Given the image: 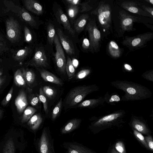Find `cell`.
<instances>
[{
    "label": "cell",
    "instance_id": "obj_30",
    "mask_svg": "<svg viewBox=\"0 0 153 153\" xmlns=\"http://www.w3.org/2000/svg\"><path fill=\"white\" fill-rule=\"evenodd\" d=\"M134 128L138 131L141 134H147L149 131L143 124L139 122H135L133 125Z\"/></svg>",
    "mask_w": 153,
    "mask_h": 153
},
{
    "label": "cell",
    "instance_id": "obj_7",
    "mask_svg": "<svg viewBox=\"0 0 153 153\" xmlns=\"http://www.w3.org/2000/svg\"><path fill=\"white\" fill-rule=\"evenodd\" d=\"M56 52L55 54V60L59 70L62 73L65 72L66 61L62 47L57 34L54 40Z\"/></svg>",
    "mask_w": 153,
    "mask_h": 153
},
{
    "label": "cell",
    "instance_id": "obj_18",
    "mask_svg": "<svg viewBox=\"0 0 153 153\" xmlns=\"http://www.w3.org/2000/svg\"><path fill=\"white\" fill-rule=\"evenodd\" d=\"M41 77L46 82L58 85H62L61 80L51 72L44 69L38 70Z\"/></svg>",
    "mask_w": 153,
    "mask_h": 153
},
{
    "label": "cell",
    "instance_id": "obj_9",
    "mask_svg": "<svg viewBox=\"0 0 153 153\" xmlns=\"http://www.w3.org/2000/svg\"><path fill=\"white\" fill-rule=\"evenodd\" d=\"M27 65L36 68L48 66L47 58L43 48H40L36 50L33 56L27 63Z\"/></svg>",
    "mask_w": 153,
    "mask_h": 153
},
{
    "label": "cell",
    "instance_id": "obj_49",
    "mask_svg": "<svg viewBox=\"0 0 153 153\" xmlns=\"http://www.w3.org/2000/svg\"><path fill=\"white\" fill-rule=\"evenodd\" d=\"M111 100L114 101H119L120 100V98L116 95H113L111 97Z\"/></svg>",
    "mask_w": 153,
    "mask_h": 153
},
{
    "label": "cell",
    "instance_id": "obj_14",
    "mask_svg": "<svg viewBox=\"0 0 153 153\" xmlns=\"http://www.w3.org/2000/svg\"><path fill=\"white\" fill-rule=\"evenodd\" d=\"M15 104L18 113L21 114L24 111L28 105L26 94L23 90H21L16 97Z\"/></svg>",
    "mask_w": 153,
    "mask_h": 153
},
{
    "label": "cell",
    "instance_id": "obj_3",
    "mask_svg": "<svg viewBox=\"0 0 153 153\" xmlns=\"http://www.w3.org/2000/svg\"><path fill=\"white\" fill-rule=\"evenodd\" d=\"M153 38V33L147 32L132 37L126 36L121 43L132 51L146 46L147 42Z\"/></svg>",
    "mask_w": 153,
    "mask_h": 153
},
{
    "label": "cell",
    "instance_id": "obj_33",
    "mask_svg": "<svg viewBox=\"0 0 153 153\" xmlns=\"http://www.w3.org/2000/svg\"><path fill=\"white\" fill-rule=\"evenodd\" d=\"M62 105V100L61 99L53 110L51 115L52 120H55L57 117L61 110Z\"/></svg>",
    "mask_w": 153,
    "mask_h": 153
},
{
    "label": "cell",
    "instance_id": "obj_46",
    "mask_svg": "<svg viewBox=\"0 0 153 153\" xmlns=\"http://www.w3.org/2000/svg\"><path fill=\"white\" fill-rule=\"evenodd\" d=\"M7 48L5 42L0 39V53L5 51L7 50Z\"/></svg>",
    "mask_w": 153,
    "mask_h": 153
},
{
    "label": "cell",
    "instance_id": "obj_8",
    "mask_svg": "<svg viewBox=\"0 0 153 153\" xmlns=\"http://www.w3.org/2000/svg\"><path fill=\"white\" fill-rule=\"evenodd\" d=\"M120 27L122 31H130L134 30L133 26L134 23L139 21L140 19L131 15L124 10L119 12Z\"/></svg>",
    "mask_w": 153,
    "mask_h": 153
},
{
    "label": "cell",
    "instance_id": "obj_56",
    "mask_svg": "<svg viewBox=\"0 0 153 153\" xmlns=\"http://www.w3.org/2000/svg\"></svg>",
    "mask_w": 153,
    "mask_h": 153
},
{
    "label": "cell",
    "instance_id": "obj_41",
    "mask_svg": "<svg viewBox=\"0 0 153 153\" xmlns=\"http://www.w3.org/2000/svg\"><path fill=\"white\" fill-rule=\"evenodd\" d=\"M147 144H148L149 149L151 151H153V140L152 136L149 135L144 137Z\"/></svg>",
    "mask_w": 153,
    "mask_h": 153
},
{
    "label": "cell",
    "instance_id": "obj_37",
    "mask_svg": "<svg viewBox=\"0 0 153 153\" xmlns=\"http://www.w3.org/2000/svg\"><path fill=\"white\" fill-rule=\"evenodd\" d=\"M115 150L119 153H126L124 146L122 142H117L115 145Z\"/></svg>",
    "mask_w": 153,
    "mask_h": 153
},
{
    "label": "cell",
    "instance_id": "obj_29",
    "mask_svg": "<svg viewBox=\"0 0 153 153\" xmlns=\"http://www.w3.org/2000/svg\"><path fill=\"white\" fill-rule=\"evenodd\" d=\"M78 6L69 5L67 9V13L69 18L74 19L79 12Z\"/></svg>",
    "mask_w": 153,
    "mask_h": 153
},
{
    "label": "cell",
    "instance_id": "obj_21",
    "mask_svg": "<svg viewBox=\"0 0 153 153\" xmlns=\"http://www.w3.org/2000/svg\"><path fill=\"white\" fill-rule=\"evenodd\" d=\"M108 51L110 56L114 58H118L121 55L120 49L117 43L114 41H111L108 43Z\"/></svg>",
    "mask_w": 153,
    "mask_h": 153
},
{
    "label": "cell",
    "instance_id": "obj_16",
    "mask_svg": "<svg viewBox=\"0 0 153 153\" xmlns=\"http://www.w3.org/2000/svg\"><path fill=\"white\" fill-rule=\"evenodd\" d=\"M23 3L27 10L36 15H40L43 13L42 6L36 1L25 0Z\"/></svg>",
    "mask_w": 153,
    "mask_h": 153
},
{
    "label": "cell",
    "instance_id": "obj_15",
    "mask_svg": "<svg viewBox=\"0 0 153 153\" xmlns=\"http://www.w3.org/2000/svg\"><path fill=\"white\" fill-rule=\"evenodd\" d=\"M43 119L39 113L33 115L27 122V125L29 129L36 133L42 126Z\"/></svg>",
    "mask_w": 153,
    "mask_h": 153
},
{
    "label": "cell",
    "instance_id": "obj_6",
    "mask_svg": "<svg viewBox=\"0 0 153 153\" xmlns=\"http://www.w3.org/2000/svg\"><path fill=\"white\" fill-rule=\"evenodd\" d=\"M7 36L11 42H14L19 39L21 29L18 22L13 18L8 19L6 22Z\"/></svg>",
    "mask_w": 153,
    "mask_h": 153
},
{
    "label": "cell",
    "instance_id": "obj_10",
    "mask_svg": "<svg viewBox=\"0 0 153 153\" xmlns=\"http://www.w3.org/2000/svg\"><path fill=\"white\" fill-rule=\"evenodd\" d=\"M62 146L65 153H96L82 144L73 141L71 142H64Z\"/></svg>",
    "mask_w": 153,
    "mask_h": 153
},
{
    "label": "cell",
    "instance_id": "obj_45",
    "mask_svg": "<svg viewBox=\"0 0 153 153\" xmlns=\"http://www.w3.org/2000/svg\"><path fill=\"white\" fill-rule=\"evenodd\" d=\"M142 7L143 10L152 16H153V7L146 6L144 5H142Z\"/></svg>",
    "mask_w": 153,
    "mask_h": 153
},
{
    "label": "cell",
    "instance_id": "obj_43",
    "mask_svg": "<svg viewBox=\"0 0 153 153\" xmlns=\"http://www.w3.org/2000/svg\"><path fill=\"white\" fill-rule=\"evenodd\" d=\"M90 46V42L88 39L85 38L83 40L82 46L85 50H87L89 48Z\"/></svg>",
    "mask_w": 153,
    "mask_h": 153
},
{
    "label": "cell",
    "instance_id": "obj_36",
    "mask_svg": "<svg viewBox=\"0 0 153 153\" xmlns=\"http://www.w3.org/2000/svg\"><path fill=\"white\" fill-rule=\"evenodd\" d=\"M13 91V87H12L9 91L6 96L1 101V105L5 106L7 105L12 97Z\"/></svg>",
    "mask_w": 153,
    "mask_h": 153
},
{
    "label": "cell",
    "instance_id": "obj_17",
    "mask_svg": "<svg viewBox=\"0 0 153 153\" xmlns=\"http://www.w3.org/2000/svg\"><path fill=\"white\" fill-rule=\"evenodd\" d=\"M81 122V119L79 118H74L70 120L60 129L61 133L63 134L72 132L79 127Z\"/></svg>",
    "mask_w": 153,
    "mask_h": 153
},
{
    "label": "cell",
    "instance_id": "obj_48",
    "mask_svg": "<svg viewBox=\"0 0 153 153\" xmlns=\"http://www.w3.org/2000/svg\"><path fill=\"white\" fill-rule=\"evenodd\" d=\"M127 92L130 94H134L136 93V90L133 88H128L127 89Z\"/></svg>",
    "mask_w": 153,
    "mask_h": 153
},
{
    "label": "cell",
    "instance_id": "obj_23",
    "mask_svg": "<svg viewBox=\"0 0 153 153\" xmlns=\"http://www.w3.org/2000/svg\"><path fill=\"white\" fill-rule=\"evenodd\" d=\"M27 84L30 87L34 83L35 80V74L32 70L28 69L22 68Z\"/></svg>",
    "mask_w": 153,
    "mask_h": 153
},
{
    "label": "cell",
    "instance_id": "obj_24",
    "mask_svg": "<svg viewBox=\"0 0 153 153\" xmlns=\"http://www.w3.org/2000/svg\"><path fill=\"white\" fill-rule=\"evenodd\" d=\"M36 111V108L28 106L23 111L21 122L23 123L27 122Z\"/></svg>",
    "mask_w": 153,
    "mask_h": 153
},
{
    "label": "cell",
    "instance_id": "obj_22",
    "mask_svg": "<svg viewBox=\"0 0 153 153\" xmlns=\"http://www.w3.org/2000/svg\"><path fill=\"white\" fill-rule=\"evenodd\" d=\"M31 51V49L30 47H25L14 53L13 58L16 61H22L27 56Z\"/></svg>",
    "mask_w": 153,
    "mask_h": 153
},
{
    "label": "cell",
    "instance_id": "obj_5",
    "mask_svg": "<svg viewBox=\"0 0 153 153\" xmlns=\"http://www.w3.org/2000/svg\"><path fill=\"white\" fill-rule=\"evenodd\" d=\"M91 91L90 87L78 86L72 89L66 99V104L69 107H73L80 102Z\"/></svg>",
    "mask_w": 153,
    "mask_h": 153
},
{
    "label": "cell",
    "instance_id": "obj_51",
    "mask_svg": "<svg viewBox=\"0 0 153 153\" xmlns=\"http://www.w3.org/2000/svg\"><path fill=\"white\" fill-rule=\"evenodd\" d=\"M125 68L128 71H131L132 70V68L129 65L125 64L124 65Z\"/></svg>",
    "mask_w": 153,
    "mask_h": 153
},
{
    "label": "cell",
    "instance_id": "obj_38",
    "mask_svg": "<svg viewBox=\"0 0 153 153\" xmlns=\"http://www.w3.org/2000/svg\"><path fill=\"white\" fill-rule=\"evenodd\" d=\"M25 39V42H29L32 40V35L29 28L26 26L24 27Z\"/></svg>",
    "mask_w": 153,
    "mask_h": 153
},
{
    "label": "cell",
    "instance_id": "obj_31",
    "mask_svg": "<svg viewBox=\"0 0 153 153\" xmlns=\"http://www.w3.org/2000/svg\"><path fill=\"white\" fill-rule=\"evenodd\" d=\"M39 98L40 101L43 103L44 110L45 112L48 114V102L46 97L44 93L42 88H40L39 89Z\"/></svg>",
    "mask_w": 153,
    "mask_h": 153
},
{
    "label": "cell",
    "instance_id": "obj_54",
    "mask_svg": "<svg viewBox=\"0 0 153 153\" xmlns=\"http://www.w3.org/2000/svg\"><path fill=\"white\" fill-rule=\"evenodd\" d=\"M3 74V70L2 68L0 66V76H1Z\"/></svg>",
    "mask_w": 153,
    "mask_h": 153
},
{
    "label": "cell",
    "instance_id": "obj_47",
    "mask_svg": "<svg viewBox=\"0 0 153 153\" xmlns=\"http://www.w3.org/2000/svg\"><path fill=\"white\" fill-rule=\"evenodd\" d=\"M92 101L90 100H85L79 104L78 107H85L88 106L91 104Z\"/></svg>",
    "mask_w": 153,
    "mask_h": 153
},
{
    "label": "cell",
    "instance_id": "obj_11",
    "mask_svg": "<svg viewBox=\"0 0 153 153\" xmlns=\"http://www.w3.org/2000/svg\"><path fill=\"white\" fill-rule=\"evenodd\" d=\"M57 35L62 46L67 53L70 55L74 54L75 51L73 44L67 36L64 34L60 28L57 29Z\"/></svg>",
    "mask_w": 153,
    "mask_h": 153
},
{
    "label": "cell",
    "instance_id": "obj_26",
    "mask_svg": "<svg viewBox=\"0 0 153 153\" xmlns=\"http://www.w3.org/2000/svg\"><path fill=\"white\" fill-rule=\"evenodd\" d=\"M65 70L69 79L71 78L74 76L75 69L71 59L68 56L67 58Z\"/></svg>",
    "mask_w": 153,
    "mask_h": 153
},
{
    "label": "cell",
    "instance_id": "obj_34",
    "mask_svg": "<svg viewBox=\"0 0 153 153\" xmlns=\"http://www.w3.org/2000/svg\"><path fill=\"white\" fill-rule=\"evenodd\" d=\"M133 132L134 134L137 139L146 148L149 149L146 140L142 134L135 130H134Z\"/></svg>",
    "mask_w": 153,
    "mask_h": 153
},
{
    "label": "cell",
    "instance_id": "obj_50",
    "mask_svg": "<svg viewBox=\"0 0 153 153\" xmlns=\"http://www.w3.org/2000/svg\"><path fill=\"white\" fill-rule=\"evenodd\" d=\"M6 78V76H0V86L3 84Z\"/></svg>",
    "mask_w": 153,
    "mask_h": 153
},
{
    "label": "cell",
    "instance_id": "obj_13",
    "mask_svg": "<svg viewBox=\"0 0 153 153\" xmlns=\"http://www.w3.org/2000/svg\"><path fill=\"white\" fill-rule=\"evenodd\" d=\"M56 15L58 22L62 25L65 29H66L72 36H74L75 31L71 27L67 17L61 9H57Z\"/></svg>",
    "mask_w": 153,
    "mask_h": 153
},
{
    "label": "cell",
    "instance_id": "obj_27",
    "mask_svg": "<svg viewBox=\"0 0 153 153\" xmlns=\"http://www.w3.org/2000/svg\"><path fill=\"white\" fill-rule=\"evenodd\" d=\"M47 39L49 43L52 45L54 42V37L56 34L54 26L49 24L47 26Z\"/></svg>",
    "mask_w": 153,
    "mask_h": 153
},
{
    "label": "cell",
    "instance_id": "obj_35",
    "mask_svg": "<svg viewBox=\"0 0 153 153\" xmlns=\"http://www.w3.org/2000/svg\"><path fill=\"white\" fill-rule=\"evenodd\" d=\"M43 91L46 96L49 98H52L55 94L54 90L48 86H45L42 88Z\"/></svg>",
    "mask_w": 153,
    "mask_h": 153
},
{
    "label": "cell",
    "instance_id": "obj_44",
    "mask_svg": "<svg viewBox=\"0 0 153 153\" xmlns=\"http://www.w3.org/2000/svg\"><path fill=\"white\" fill-rule=\"evenodd\" d=\"M66 2L69 5L78 6L81 3V0H67Z\"/></svg>",
    "mask_w": 153,
    "mask_h": 153
},
{
    "label": "cell",
    "instance_id": "obj_2",
    "mask_svg": "<svg viewBox=\"0 0 153 153\" xmlns=\"http://www.w3.org/2000/svg\"><path fill=\"white\" fill-rule=\"evenodd\" d=\"M91 13L97 16L100 25L105 30L110 29L111 26V9L110 5L103 1Z\"/></svg>",
    "mask_w": 153,
    "mask_h": 153
},
{
    "label": "cell",
    "instance_id": "obj_1",
    "mask_svg": "<svg viewBox=\"0 0 153 153\" xmlns=\"http://www.w3.org/2000/svg\"><path fill=\"white\" fill-rule=\"evenodd\" d=\"M54 141L49 127H44L40 137L37 138L35 141L36 151L38 153H56Z\"/></svg>",
    "mask_w": 153,
    "mask_h": 153
},
{
    "label": "cell",
    "instance_id": "obj_52",
    "mask_svg": "<svg viewBox=\"0 0 153 153\" xmlns=\"http://www.w3.org/2000/svg\"><path fill=\"white\" fill-rule=\"evenodd\" d=\"M4 115V111L3 110L0 108V120L2 118Z\"/></svg>",
    "mask_w": 153,
    "mask_h": 153
},
{
    "label": "cell",
    "instance_id": "obj_19",
    "mask_svg": "<svg viewBox=\"0 0 153 153\" xmlns=\"http://www.w3.org/2000/svg\"><path fill=\"white\" fill-rule=\"evenodd\" d=\"M89 17L88 14H83L76 20L74 24V30L75 31L79 33L83 30Z\"/></svg>",
    "mask_w": 153,
    "mask_h": 153
},
{
    "label": "cell",
    "instance_id": "obj_40",
    "mask_svg": "<svg viewBox=\"0 0 153 153\" xmlns=\"http://www.w3.org/2000/svg\"><path fill=\"white\" fill-rule=\"evenodd\" d=\"M88 2L81 3L79 5L81 6L80 12L81 13L87 12L90 10L92 7L88 4Z\"/></svg>",
    "mask_w": 153,
    "mask_h": 153
},
{
    "label": "cell",
    "instance_id": "obj_55",
    "mask_svg": "<svg viewBox=\"0 0 153 153\" xmlns=\"http://www.w3.org/2000/svg\"><path fill=\"white\" fill-rule=\"evenodd\" d=\"M111 153H119L117 152L115 149H113L111 152Z\"/></svg>",
    "mask_w": 153,
    "mask_h": 153
},
{
    "label": "cell",
    "instance_id": "obj_32",
    "mask_svg": "<svg viewBox=\"0 0 153 153\" xmlns=\"http://www.w3.org/2000/svg\"><path fill=\"white\" fill-rule=\"evenodd\" d=\"M117 115V114H113L105 116L99 120L96 123V124H101L112 121L115 119Z\"/></svg>",
    "mask_w": 153,
    "mask_h": 153
},
{
    "label": "cell",
    "instance_id": "obj_39",
    "mask_svg": "<svg viewBox=\"0 0 153 153\" xmlns=\"http://www.w3.org/2000/svg\"><path fill=\"white\" fill-rule=\"evenodd\" d=\"M89 70L84 69L79 71L76 75V78L78 79H81L85 78L89 73Z\"/></svg>",
    "mask_w": 153,
    "mask_h": 153
},
{
    "label": "cell",
    "instance_id": "obj_42",
    "mask_svg": "<svg viewBox=\"0 0 153 153\" xmlns=\"http://www.w3.org/2000/svg\"><path fill=\"white\" fill-rule=\"evenodd\" d=\"M40 101L39 97L34 96L31 98L30 102L32 106H35L38 104Z\"/></svg>",
    "mask_w": 153,
    "mask_h": 153
},
{
    "label": "cell",
    "instance_id": "obj_20",
    "mask_svg": "<svg viewBox=\"0 0 153 153\" xmlns=\"http://www.w3.org/2000/svg\"><path fill=\"white\" fill-rule=\"evenodd\" d=\"M14 81L15 85L19 87H25L27 84L22 69H19L14 75Z\"/></svg>",
    "mask_w": 153,
    "mask_h": 153
},
{
    "label": "cell",
    "instance_id": "obj_4",
    "mask_svg": "<svg viewBox=\"0 0 153 153\" xmlns=\"http://www.w3.org/2000/svg\"><path fill=\"white\" fill-rule=\"evenodd\" d=\"M86 30L88 32L90 43L89 49L92 52H97L100 50L101 41V33L95 21L91 20L87 25Z\"/></svg>",
    "mask_w": 153,
    "mask_h": 153
},
{
    "label": "cell",
    "instance_id": "obj_25",
    "mask_svg": "<svg viewBox=\"0 0 153 153\" xmlns=\"http://www.w3.org/2000/svg\"><path fill=\"white\" fill-rule=\"evenodd\" d=\"M20 14L22 19L30 26L33 27L36 26V23L33 17L24 9H22Z\"/></svg>",
    "mask_w": 153,
    "mask_h": 153
},
{
    "label": "cell",
    "instance_id": "obj_28",
    "mask_svg": "<svg viewBox=\"0 0 153 153\" xmlns=\"http://www.w3.org/2000/svg\"><path fill=\"white\" fill-rule=\"evenodd\" d=\"M15 147L12 138H10L6 142L3 149V153H14Z\"/></svg>",
    "mask_w": 153,
    "mask_h": 153
},
{
    "label": "cell",
    "instance_id": "obj_53",
    "mask_svg": "<svg viewBox=\"0 0 153 153\" xmlns=\"http://www.w3.org/2000/svg\"><path fill=\"white\" fill-rule=\"evenodd\" d=\"M145 1L148 3L151 4L152 5L153 4V0H146Z\"/></svg>",
    "mask_w": 153,
    "mask_h": 153
},
{
    "label": "cell",
    "instance_id": "obj_12",
    "mask_svg": "<svg viewBox=\"0 0 153 153\" xmlns=\"http://www.w3.org/2000/svg\"><path fill=\"white\" fill-rule=\"evenodd\" d=\"M121 6L123 8L131 13L144 16L153 17L149 14L140 9L135 2L125 1L123 2Z\"/></svg>",
    "mask_w": 153,
    "mask_h": 153
}]
</instances>
